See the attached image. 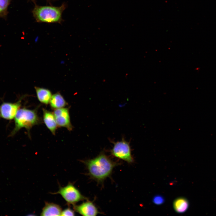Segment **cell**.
Segmentation results:
<instances>
[{"label": "cell", "mask_w": 216, "mask_h": 216, "mask_svg": "<svg viewBox=\"0 0 216 216\" xmlns=\"http://www.w3.org/2000/svg\"><path fill=\"white\" fill-rule=\"evenodd\" d=\"M89 176L98 182L103 181L111 174L118 163L113 161L103 152L95 158L84 161Z\"/></svg>", "instance_id": "6da1fadb"}, {"label": "cell", "mask_w": 216, "mask_h": 216, "mask_svg": "<svg viewBox=\"0 0 216 216\" xmlns=\"http://www.w3.org/2000/svg\"><path fill=\"white\" fill-rule=\"evenodd\" d=\"M15 126L10 136L14 135L20 129L24 128L29 133L32 128L41 122L37 110H30L25 108H20L14 118Z\"/></svg>", "instance_id": "7a4b0ae2"}, {"label": "cell", "mask_w": 216, "mask_h": 216, "mask_svg": "<svg viewBox=\"0 0 216 216\" xmlns=\"http://www.w3.org/2000/svg\"><path fill=\"white\" fill-rule=\"evenodd\" d=\"M64 9V5L59 7L36 6L33 13L38 22L51 23L60 22L62 14Z\"/></svg>", "instance_id": "3957f363"}, {"label": "cell", "mask_w": 216, "mask_h": 216, "mask_svg": "<svg viewBox=\"0 0 216 216\" xmlns=\"http://www.w3.org/2000/svg\"><path fill=\"white\" fill-rule=\"evenodd\" d=\"M52 194H60L68 205H73L78 202L87 200L79 190L72 183H69L66 186H60L58 190Z\"/></svg>", "instance_id": "277c9868"}, {"label": "cell", "mask_w": 216, "mask_h": 216, "mask_svg": "<svg viewBox=\"0 0 216 216\" xmlns=\"http://www.w3.org/2000/svg\"><path fill=\"white\" fill-rule=\"evenodd\" d=\"M113 146L110 150L111 154L114 157L132 163L134 160L131 153L129 142L123 138L120 141L113 142Z\"/></svg>", "instance_id": "5b68a950"}, {"label": "cell", "mask_w": 216, "mask_h": 216, "mask_svg": "<svg viewBox=\"0 0 216 216\" xmlns=\"http://www.w3.org/2000/svg\"><path fill=\"white\" fill-rule=\"evenodd\" d=\"M24 97V96H22L16 102L2 103L0 105V118L7 120L14 119L20 109L22 100Z\"/></svg>", "instance_id": "8992f818"}, {"label": "cell", "mask_w": 216, "mask_h": 216, "mask_svg": "<svg viewBox=\"0 0 216 216\" xmlns=\"http://www.w3.org/2000/svg\"><path fill=\"white\" fill-rule=\"evenodd\" d=\"M57 126L72 130L73 126L71 123L69 110L67 108L54 109L53 112Z\"/></svg>", "instance_id": "52a82bcc"}, {"label": "cell", "mask_w": 216, "mask_h": 216, "mask_svg": "<svg viewBox=\"0 0 216 216\" xmlns=\"http://www.w3.org/2000/svg\"><path fill=\"white\" fill-rule=\"evenodd\" d=\"M74 210L83 216H96L99 213L98 208L92 202L87 201L79 205H73Z\"/></svg>", "instance_id": "ba28073f"}, {"label": "cell", "mask_w": 216, "mask_h": 216, "mask_svg": "<svg viewBox=\"0 0 216 216\" xmlns=\"http://www.w3.org/2000/svg\"><path fill=\"white\" fill-rule=\"evenodd\" d=\"M43 119L46 126L52 133L55 135L58 126L53 113L43 109Z\"/></svg>", "instance_id": "9c48e42d"}, {"label": "cell", "mask_w": 216, "mask_h": 216, "mask_svg": "<svg viewBox=\"0 0 216 216\" xmlns=\"http://www.w3.org/2000/svg\"><path fill=\"white\" fill-rule=\"evenodd\" d=\"M62 209L61 207L53 203L46 202L42 209L40 215L41 216L61 215Z\"/></svg>", "instance_id": "30bf717a"}, {"label": "cell", "mask_w": 216, "mask_h": 216, "mask_svg": "<svg viewBox=\"0 0 216 216\" xmlns=\"http://www.w3.org/2000/svg\"><path fill=\"white\" fill-rule=\"evenodd\" d=\"M37 98L41 103L48 104L52 95L51 91L49 89L42 87H34Z\"/></svg>", "instance_id": "8fae6325"}, {"label": "cell", "mask_w": 216, "mask_h": 216, "mask_svg": "<svg viewBox=\"0 0 216 216\" xmlns=\"http://www.w3.org/2000/svg\"><path fill=\"white\" fill-rule=\"evenodd\" d=\"M49 103L51 107L54 109L64 107L68 104L63 97L58 92L52 95Z\"/></svg>", "instance_id": "7c38bea8"}, {"label": "cell", "mask_w": 216, "mask_h": 216, "mask_svg": "<svg viewBox=\"0 0 216 216\" xmlns=\"http://www.w3.org/2000/svg\"><path fill=\"white\" fill-rule=\"evenodd\" d=\"M173 208L177 213H182L186 212L189 207L188 200L184 197H179L175 199L173 203Z\"/></svg>", "instance_id": "4fadbf2b"}, {"label": "cell", "mask_w": 216, "mask_h": 216, "mask_svg": "<svg viewBox=\"0 0 216 216\" xmlns=\"http://www.w3.org/2000/svg\"><path fill=\"white\" fill-rule=\"evenodd\" d=\"M10 0H0V17H4L7 14V10Z\"/></svg>", "instance_id": "5bb4252c"}, {"label": "cell", "mask_w": 216, "mask_h": 216, "mask_svg": "<svg viewBox=\"0 0 216 216\" xmlns=\"http://www.w3.org/2000/svg\"><path fill=\"white\" fill-rule=\"evenodd\" d=\"M164 197L161 195H157L154 196L152 199L153 203L157 205L163 204L165 202Z\"/></svg>", "instance_id": "9a60e30c"}, {"label": "cell", "mask_w": 216, "mask_h": 216, "mask_svg": "<svg viewBox=\"0 0 216 216\" xmlns=\"http://www.w3.org/2000/svg\"><path fill=\"white\" fill-rule=\"evenodd\" d=\"M74 211L70 208H67L62 211L61 216H74Z\"/></svg>", "instance_id": "2e32d148"}]
</instances>
